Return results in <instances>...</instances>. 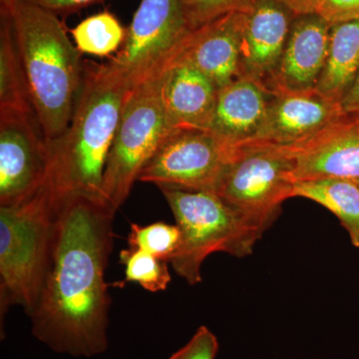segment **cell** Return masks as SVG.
<instances>
[{
	"label": "cell",
	"instance_id": "9",
	"mask_svg": "<svg viewBox=\"0 0 359 359\" xmlns=\"http://www.w3.org/2000/svg\"><path fill=\"white\" fill-rule=\"evenodd\" d=\"M237 153L238 148L208 130H173L141 170L138 181L215 192Z\"/></svg>",
	"mask_w": 359,
	"mask_h": 359
},
{
	"label": "cell",
	"instance_id": "16",
	"mask_svg": "<svg viewBox=\"0 0 359 359\" xmlns=\"http://www.w3.org/2000/svg\"><path fill=\"white\" fill-rule=\"evenodd\" d=\"M218 87L192 65L175 61L163 75L161 98L171 131L208 130L216 107Z\"/></svg>",
	"mask_w": 359,
	"mask_h": 359
},
{
	"label": "cell",
	"instance_id": "19",
	"mask_svg": "<svg viewBox=\"0 0 359 359\" xmlns=\"http://www.w3.org/2000/svg\"><path fill=\"white\" fill-rule=\"evenodd\" d=\"M302 197L330 210L359 248V184L355 179L327 178L297 182L292 198Z\"/></svg>",
	"mask_w": 359,
	"mask_h": 359
},
{
	"label": "cell",
	"instance_id": "30",
	"mask_svg": "<svg viewBox=\"0 0 359 359\" xmlns=\"http://www.w3.org/2000/svg\"><path fill=\"white\" fill-rule=\"evenodd\" d=\"M351 118V121L356 125L359 128V114H347Z\"/></svg>",
	"mask_w": 359,
	"mask_h": 359
},
{
	"label": "cell",
	"instance_id": "13",
	"mask_svg": "<svg viewBox=\"0 0 359 359\" xmlns=\"http://www.w3.org/2000/svg\"><path fill=\"white\" fill-rule=\"evenodd\" d=\"M344 115L341 104L321 95L316 89L275 93L261 128L252 140L243 146L292 145L309 138Z\"/></svg>",
	"mask_w": 359,
	"mask_h": 359
},
{
	"label": "cell",
	"instance_id": "27",
	"mask_svg": "<svg viewBox=\"0 0 359 359\" xmlns=\"http://www.w3.org/2000/svg\"><path fill=\"white\" fill-rule=\"evenodd\" d=\"M25 1L32 2L35 6L46 9L58 16L75 13L103 0H25Z\"/></svg>",
	"mask_w": 359,
	"mask_h": 359
},
{
	"label": "cell",
	"instance_id": "25",
	"mask_svg": "<svg viewBox=\"0 0 359 359\" xmlns=\"http://www.w3.org/2000/svg\"><path fill=\"white\" fill-rule=\"evenodd\" d=\"M219 341L216 335L205 325L198 328L185 346L170 356L169 359H216Z\"/></svg>",
	"mask_w": 359,
	"mask_h": 359
},
{
	"label": "cell",
	"instance_id": "15",
	"mask_svg": "<svg viewBox=\"0 0 359 359\" xmlns=\"http://www.w3.org/2000/svg\"><path fill=\"white\" fill-rule=\"evenodd\" d=\"M244 11H233L192 30L176 60L192 65L222 87L240 78L238 52Z\"/></svg>",
	"mask_w": 359,
	"mask_h": 359
},
{
	"label": "cell",
	"instance_id": "8",
	"mask_svg": "<svg viewBox=\"0 0 359 359\" xmlns=\"http://www.w3.org/2000/svg\"><path fill=\"white\" fill-rule=\"evenodd\" d=\"M191 32L181 0H141L121 50L108 63L133 89L173 65Z\"/></svg>",
	"mask_w": 359,
	"mask_h": 359
},
{
	"label": "cell",
	"instance_id": "24",
	"mask_svg": "<svg viewBox=\"0 0 359 359\" xmlns=\"http://www.w3.org/2000/svg\"><path fill=\"white\" fill-rule=\"evenodd\" d=\"M187 22L191 30L208 25L212 20L233 13L245 11L252 0H181Z\"/></svg>",
	"mask_w": 359,
	"mask_h": 359
},
{
	"label": "cell",
	"instance_id": "11",
	"mask_svg": "<svg viewBox=\"0 0 359 359\" xmlns=\"http://www.w3.org/2000/svg\"><path fill=\"white\" fill-rule=\"evenodd\" d=\"M243 11L240 78L254 80L269 90L297 14L280 0H252Z\"/></svg>",
	"mask_w": 359,
	"mask_h": 359
},
{
	"label": "cell",
	"instance_id": "12",
	"mask_svg": "<svg viewBox=\"0 0 359 359\" xmlns=\"http://www.w3.org/2000/svg\"><path fill=\"white\" fill-rule=\"evenodd\" d=\"M290 159V181L359 179V128L346 114L308 139L278 146Z\"/></svg>",
	"mask_w": 359,
	"mask_h": 359
},
{
	"label": "cell",
	"instance_id": "20",
	"mask_svg": "<svg viewBox=\"0 0 359 359\" xmlns=\"http://www.w3.org/2000/svg\"><path fill=\"white\" fill-rule=\"evenodd\" d=\"M34 112L11 20L0 11V110Z\"/></svg>",
	"mask_w": 359,
	"mask_h": 359
},
{
	"label": "cell",
	"instance_id": "2",
	"mask_svg": "<svg viewBox=\"0 0 359 359\" xmlns=\"http://www.w3.org/2000/svg\"><path fill=\"white\" fill-rule=\"evenodd\" d=\"M131 90L109 63H85L84 86L69 126L47 142L48 165L40 191L53 212L74 197L101 201L108 156Z\"/></svg>",
	"mask_w": 359,
	"mask_h": 359
},
{
	"label": "cell",
	"instance_id": "1",
	"mask_svg": "<svg viewBox=\"0 0 359 359\" xmlns=\"http://www.w3.org/2000/svg\"><path fill=\"white\" fill-rule=\"evenodd\" d=\"M116 212L74 197L54 214L48 269L32 334L58 353L91 358L108 348L110 297L105 271Z\"/></svg>",
	"mask_w": 359,
	"mask_h": 359
},
{
	"label": "cell",
	"instance_id": "3",
	"mask_svg": "<svg viewBox=\"0 0 359 359\" xmlns=\"http://www.w3.org/2000/svg\"><path fill=\"white\" fill-rule=\"evenodd\" d=\"M20 54L33 109L45 139L69 126L85 81V65L55 14L25 0H0Z\"/></svg>",
	"mask_w": 359,
	"mask_h": 359
},
{
	"label": "cell",
	"instance_id": "31",
	"mask_svg": "<svg viewBox=\"0 0 359 359\" xmlns=\"http://www.w3.org/2000/svg\"><path fill=\"white\" fill-rule=\"evenodd\" d=\"M356 180H358V184H359V179H356Z\"/></svg>",
	"mask_w": 359,
	"mask_h": 359
},
{
	"label": "cell",
	"instance_id": "10",
	"mask_svg": "<svg viewBox=\"0 0 359 359\" xmlns=\"http://www.w3.org/2000/svg\"><path fill=\"white\" fill-rule=\"evenodd\" d=\"M48 144L34 112L0 110V207L21 204L43 185Z\"/></svg>",
	"mask_w": 359,
	"mask_h": 359
},
{
	"label": "cell",
	"instance_id": "21",
	"mask_svg": "<svg viewBox=\"0 0 359 359\" xmlns=\"http://www.w3.org/2000/svg\"><path fill=\"white\" fill-rule=\"evenodd\" d=\"M126 32L109 11L90 16L71 30L78 50L99 57L117 50L124 43Z\"/></svg>",
	"mask_w": 359,
	"mask_h": 359
},
{
	"label": "cell",
	"instance_id": "26",
	"mask_svg": "<svg viewBox=\"0 0 359 359\" xmlns=\"http://www.w3.org/2000/svg\"><path fill=\"white\" fill-rule=\"evenodd\" d=\"M318 13L328 22L359 18V0H323Z\"/></svg>",
	"mask_w": 359,
	"mask_h": 359
},
{
	"label": "cell",
	"instance_id": "6",
	"mask_svg": "<svg viewBox=\"0 0 359 359\" xmlns=\"http://www.w3.org/2000/svg\"><path fill=\"white\" fill-rule=\"evenodd\" d=\"M165 71L132 89L123 106L101 189V201L114 212L171 132L161 98Z\"/></svg>",
	"mask_w": 359,
	"mask_h": 359
},
{
	"label": "cell",
	"instance_id": "14",
	"mask_svg": "<svg viewBox=\"0 0 359 359\" xmlns=\"http://www.w3.org/2000/svg\"><path fill=\"white\" fill-rule=\"evenodd\" d=\"M332 23L320 13L295 15L269 90L273 93L316 89L327 60Z\"/></svg>",
	"mask_w": 359,
	"mask_h": 359
},
{
	"label": "cell",
	"instance_id": "29",
	"mask_svg": "<svg viewBox=\"0 0 359 359\" xmlns=\"http://www.w3.org/2000/svg\"><path fill=\"white\" fill-rule=\"evenodd\" d=\"M341 107L346 114H359V72L353 87L342 100Z\"/></svg>",
	"mask_w": 359,
	"mask_h": 359
},
{
	"label": "cell",
	"instance_id": "17",
	"mask_svg": "<svg viewBox=\"0 0 359 359\" xmlns=\"http://www.w3.org/2000/svg\"><path fill=\"white\" fill-rule=\"evenodd\" d=\"M273 94L254 80L238 78L219 89L208 131L233 147L249 143L261 128Z\"/></svg>",
	"mask_w": 359,
	"mask_h": 359
},
{
	"label": "cell",
	"instance_id": "22",
	"mask_svg": "<svg viewBox=\"0 0 359 359\" xmlns=\"http://www.w3.org/2000/svg\"><path fill=\"white\" fill-rule=\"evenodd\" d=\"M120 262L125 266V283H137L151 292H162L171 282L167 262L144 252L128 248L120 252Z\"/></svg>",
	"mask_w": 359,
	"mask_h": 359
},
{
	"label": "cell",
	"instance_id": "18",
	"mask_svg": "<svg viewBox=\"0 0 359 359\" xmlns=\"http://www.w3.org/2000/svg\"><path fill=\"white\" fill-rule=\"evenodd\" d=\"M359 72V18L332 23L325 67L316 85L321 95L341 104Z\"/></svg>",
	"mask_w": 359,
	"mask_h": 359
},
{
	"label": "cell",
	"instance_id": "28",
	"mask_svg": "<svg viewBox=\"0 0 359 359\" xmlns=\"http://www.w3.org/2000/svg\"><path fill=\"white\" fill-rule=\"evenodd\" d=\"M297 15L316 13L320 11L323 0H280Z\"/></svg>",
	"mask_w": 359,
	"mask_h": 359
},
{
	"label": "cell",
	"instance_id": "7",
	"mask_svg": "<svg viewBox=\"0 0 359 359\" xmlns=\"http://www.w3.org/2000/svg\"><path fill=\"white\" fill-rule=\"evenodd\" d=\"M292 159L278 146L238 148L215 193L259 231L273 226L292 198Z\"/></svg>",
	"mask_w": 359,
	"mask_h": 359
},
{
	"label": "cell",
	"instance_id": "4",
	"mask_svg": "<svg viewBox=\"0 0 359 359\" xmlns=\"http://www.w3.org/2000/svg\"><path fill=\"white\" fill-rule=\"evenodd\" d=\"M181 231V245L171 264L175 273L191 285L202 282L201 268L210 255H252L263 231L245 221L215 192L158 187Z\"/></svg>",
	"mask_w": 359,
	"mask_h": 359
},
{
	"label": "cell",
	"instance_id": "23",
	"mask_svg": "<svg viewBox=\"0 0 359 359\" xmlns=\"http://www.w3.org/2000/svg\"><path fill=\"white\" fill-rule=\"evenodd\" d=\"M129 248L148 252L171 263L181 245V231L177 224L158 223L140 226L131 224L128 236Z\"/></svg>",
	"mask_w": 359,
	"mask_h": 359
},
{
	"label": "cell",
	"instance_id": "5",
	"mask_svg": "<svg viewBox=\"0 0 359 359\" xmlns=\"http://www.w3.org/2000/svg\"><path fill=\"white\" fill-rule=\"evenodd\" d=\"M54 212L39 191L30 199L0 207V311L21 306L32 316L48 269Z\"/></svg>",
	"mask_w": 359,
	"mask_h": 359
}]
</instances>
